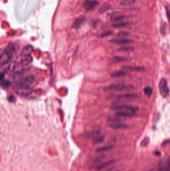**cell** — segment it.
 <instances>
[{"instance_id":"6da1fadb","label":"cell","mask_w":170,"mask_h":171,"mask_svg":"<svg viewBox=\"0 0 170 171\" xmlns=\"http://www.w3.org/2000/svg\"><path fill=\"white\" fill-rule=\"evenodd\" d=\"M133 86L124 83H114L110 84L106 88V90L112 91L123 92L130 90L133 88Z\"/></svg>"},{"instance_id":"7a4b0ae2","label":"cell","mask_w":170,"mask_h":171,"mask_svg":"<svg viewBox=\"0 0 170 171\" xmlns=\"http://www.w3.org/2000/svg\"><path fill=\"white\" fill-rule=\"evenodd\" d=\"M111 109L119 111L129 112L134 114H135V113L138 111V108L137 107L124 104H113L111 106Z\"/></svg>"},{"instance_id":"3957f363","label":"cell","mask_w":170,"mask_h":171,"mask_svg":"<svg viewBox=\"0 0 170 171\" xmlns=\"http://www.w3.org/2000/svg\"><path fill=\"white\" fill-rule=\"evenodd\" d=\"M159 89L161 96L163 98H166L168 96L170 90L166 79L163 78L160 80L159 84Z\"/></svg>"},{"instance_id":"277c9868","label":"cell","mask_w":170,"mask_h":171,"mask_svg":"<svg viewBox=\"0 0 170 171\" xmlns=\"http://www.w3.org/2000/svg\"><path fill=\"white\" fill-rule=\"evenodd\" d=\"M15 90L18 95L23 96H28L31 92V89L29 86L20 84H18L15 86Z\"/></svg>"},{"instance_id":"5b68a950","label":"cell","mask_w":170,"mask_h":171,"mask_svg":"<svg viewBox=\"0 0 170 171\" xmlns=\"http://www.w3.org/2000/svg\"><path fill=\"white\" fill-rule=\"evenodd\" d=\"M99 2L95 0H85L83 7L87 11H90L98 5Z\"/></svg>"},{"instance_id":"8992f818","label":"cell","mask_w":170,"mask_h":171,"mask_svg":"<svg viewBox=\"0 0 170 171\" xmlns=\"http://www.w3.org/2000/svg\"><path fill=\"white\" fill-rule=\"evenodd\" d=\"M32 61V58L31 55L22 57V59L19 64V65L23 67L26 68L28 66Z\"/></svg>"},{"instance_id":"52a82bcc","label":"cell","mask_w":170,"mask_h":171,"mask_svg":"<svg viewBox=\"0 0 170 171\" xmlns=\"http://www.w3.org/2000/svg\"><path fill=\"white\" fill-rule=\"evenodd\" d=\"M112 43L119 44V45H126L128 44L133 43V41L131 39H129L125 38H118L111 40Z\"/></svg>"},{"instance_id":"ba28073f","label":"cell","mask_w":170,"mask_h":171,"mask_svg":"<svg viewBox=\"0 0 170 171\" xmlns=\"http://www.w3.org/2000/svg\"><path fill=\"white\" fill-rule=\"evenodd\" d=\"M34 81H35V77L32 75H30L26 77L22 78L18 82V84L29 86L31 84H32Z\"/></svg>"},{"instance_id":"9c48e42d","label":"cell","mask_w":170,"mask_h":171,"mask_svg":"<svg viewBox=\"0 0 170 171\" xmlns=\"http://www.w3.org/2000/svg\"><path fill=\"white\" fill-rule=\"evenodd\" d=\"M125 18L124 15L121 13L116 12L113 13L110 16V20L113 22H119L121 21Z\"/></svg>"},{"instance_id":"30bf717a","label":"cell","mask_w":170,"mask_h":171,"mask_svg":"<svg viewBox=\"0 0 170 171\" xmlns=\"http://www.w3.org/2000/svg\"><path fill=\"white\" fill-rule=\"evenodd\" d=\"M138 95L135 94H120L116 96V99L119 100H124V99H133L138 97Z\"/></svg>"},{"instance_id":"8fae6325","label":"cell","mask_w":170,"mask_h":171,"mask_svg":"<svg viewBox=\"0 0 170 171\" xmlns=\"http://www.w3.org/2000/svg\"><path fill=\"white\" fill-rule=\"evenodd\" d=\"M85 21V18L83 16H80L79 18L76 19L73 23V27L75 29H77Z\"/></svg>"},{"instance_id":"7c38bea8","label":"cell","mask_w":170,"mask_h":171,"mask_svg":"<svg viewBox=\"0 0 170 171\" xmlns=\"http://www.w3.org/2000/svg\"><path fill=\"white\" fill-rule=\"evenodd\" d=\"M135 114L131 112H126V111H118L115 113V116L119 117L120 118H124V117H129L133 116Z\"/></svg>"},{"instance_id":"4fadbf2b","label":"cell","mask_w":170,"mask_h":171,"mask_svg":"<svg viewBox=\"0 0 170 171\" xmlns=\"http://www.w3.org/2000/svg\"><path fill=\"white\" fill-rule=\"evenodd\" d=\"M114 162V160H111L106 161V162H104L102 164H100L98 165L97 167H96V170H101L102 169H103L104 168H107V167H109L112 164H113Z\"/></svg>"},{"instance_id":"5bb4252c","label":"cell","mask_w":170,"mask_h":171,"mask_svg":"<svg viewBox=\"0 0 170 171\" xmlns=\"http://www.w3.org/2000/svg\"><path fill=\"white\" fill-rule=\"evenodd\" d=\"M122 69L124 70H128L131 71H136V72H141L145 70V69L140 67L136 66H124Z\"/></svg>"},{"instance_id":"9a60e30c","label":"cell","mask_w":170,"mask_h":171,"mask_svg":"<svg viewBox=\"0 0 170 171\" xmlns=\"http://www.w3.org/2000/svg\"><path fill=\"white\" fill-rule=\"evenodd\" d=\"M109 126L111 128L115 129H126L128 128L127 125L121 123L109 124Z\"/></svg>"},{"instance_id":"2e32d148","label":"cell","mask_w":170,"mask_h":171,"mask_svg":"<svg viewBox=\"0 0 170 171\" xmlns=\"http://www.w3.org/2000/svg\"><path fill=\"white\" fill-rule=\"evenodd\" d=\"M33 50H34L33 48L31 46H28L25 47L24 49L23 50L21 53L22 57L31 55V53L32 52Z\"/></svg>"},{"instance_id":"e0dca14e","label":"cell","mask_w":170,"mask_h":171,"mask_svg":"<svg viewBox=\"0 0 170 171\" xmlns=\"http://www.w3.org/2000/svg\"><path fill=\"white\" fill-rule=\"evenodd\" d=\"M114 147V146L113 145H107V146H104L102 147H99L96 149L95 151L97 153H102V152L109 151L110 150L112 149Z\"/></svg>"},{"instance_id":"ac0fdd59","label":"cell","mask_w":170,"mask_h":171,"mask_svg":"<svg viewBox=\"0 0 170 171\" xmlns=\"http://www.w3.org/2000/svg\"><path fill=\"white\" fill-rule=\"evenodd\" d=\"M127 73L124 71H116L112 74L111 77L112 78H119V77H122L127 75Z\"/></svg>"},{"instance_id":"d6986e66","label":"cell","mask_w":170,"mask_h":171,"mask_svg":"<svg viewBox=\"0 0 170 171\" xmlns=\"http://www.w3.org/2000/svg\"><path fill=\"white\" fill-rule=\"evenodd\" d=\"M136 0H123L121 2V5L124 6H131L135 4Z\"/></svg>"},{"instance_id":"ffe728a7","label":"cell","mask_w":170,"mask_h":171,"mask_svg":"<svg viewBox=\"0 0 170 171\" xmlns=\"http://www.w3.org/2000/svg\"><path fill=\"white\" fill-rule=\"evenodd\" d=\"M129 23L128 22H121L119 23H116L113 25V27L115 28H122L126 27L129 25Z\"/></svg>"},{"instance_id":"44dd1931","label":"cell","mask_w":170,"mask_h":171,"mask_svg":"<svg viewBox=\"0 0 170 171\" xmlns=\"http://www.w3.org/2000/svg\"><path fill=\"white\" fill-rule=\"evenodd\" d=\"M111 8V6L108 4H105L102 6L101 7V8L99 9V12L104 13L105 11L109 10Z\"/></svg>"},{"instance_id":"7402d4cb","label":"cell","mask_w":170,"mask_h":171,"mask_svg":"<svg viewBox=\"0 0 170 171\" xmlns=\"http://www.w3.org/2000/svg\"><path fill=\"white\" fill-rule=\"evenodd\" d=\"M144 93L148 97H150L153 93L152 88L150 87H146L144 89Z\"/></svg>"},{"instance_id":"603a6c76","label":"cell","mask_w":170,"mask_h":171,"mask_svg":"<svg viewBox=\"0 0 170 171\" xmlns=\"http://www.w3.org/2000/svg\"><path fill=\"white\" fill-rule=\"evenodd\" d=\"M149 142H150V139L148 137H145L141 141L140 146L142 147H146L149 145Z\"/></svg>"},{"instance_id":"cb8c5ba5","label":"cell","mask_w":170,"mask_h":171,"mask_svg":"<svg viewBox=\"0 0 170 171\" xmlns=\"http://www.w3.org/2000/svg\"><path fill=\"white\" fill-rule=\"evenodd\" d=\"M1 85L4 88L6 89L11 86V83L9 81L4 80L3 81H1Z\"/></svg>"},{"instance_id":"d4e9b609","label":"cell","mask_w":170,"mask_h":171,"mask_svg":"<svg viewBox=\"0 0 170 171\" xmlns=\"http://www.w3.org/2000/svg\"><path fill=\"white\" fill-rule=\"evenodd\" d=\"M126 60V58L125 57H119V56H116L114 57L113 58V61L115 63H118V62H121L122 61H124Z\"/></svg>"},{"instance_id":"484cf974","label":"cell","mask_w":170,"mask_h":171,"mask_svg":"<svg viewBox=\"0 0 170 171\" xmlns=\"http://www.w3.org/2000/svg\"><path fill=\"white\" fill-rule=\"evenodd\" d=\"M119 50L120 51H133L134 50V48L133 47H121L119 49Z\"/></svg>"},{"instance_id":"4316f807","label":"cell","mask_w":170,"mask_h":171,"mask_svg":"<svg viewBox=\"0 0 170 171\" xmlns=\"http://www.w3.org/2000/svg\"><path fill=\"white\" fill-rule=\"evenodd\" d=\"M166 14H167V17L169 20V21L170 22V6L166 7Z\"/></svg>"},{"instance_id":"83f0119b","label":"cell","mask_w":170,"mask_h":171,"mask_svg":"<svg viewBox=\"0 0 170 171\" xmlns=\"http://www.w3.org/2000/svg\"><path fill=\"white\" fill-rule=\"evenodd\" d=\"M128 35H129V33H128L125 32H120L119 33H118L117 36L119 38H124V37L127 36Z\"/></svg>"},{"instance_id":"f1b7e54d","label":"cell","mask_w":170,"mask_h":171,"mask_svg":"<svg viewBox=\"0 0 170 171\" xmlns=\"http://www.w3.org/2000/svg\"><path fill=\"white\" fill-rule=\"evenodd\" d=\"M167 31V26L166 25L164 24L161 27V33L163 34H165Z\"/></svg>"},{"instance_id":"f546056e","label":"cell","mask_w":170,"mask_h":171,"mask_svg":"<svg viewBox=\"0 0 170 171\" xmlns=\"http://www.w3.org/2000/svg\"><path fill=\"white\" fill-rule=\"evenodd\" d=\"M170 143V140H166L164 141V142L162 143V146H166L167 145L169 144Z\"/></svg>"},{"instance_id":"4dcf8cb0","label":"cell","mask_w":170,"mask_h":171,"mask_svg":"<svg viewBox=\"0 0 170 171\" xmlns=\"http://www.w3.org/2000/svg\"><path fill=\"white\" fill-rule=\"evenodd\" d=\"M165 171H170V162L165 167Z\"/></svg>"},{"instance_id":"1f68e13d","label":"cell","mask_w":170,"mask_h":171,"mask_svg":"<svg viewBox=\"0 0 170 171\" xmlns=\"http://www.w3.org/2000/svg\"><path fill=\"white\" fill-rule=\"evenodd\" d=\"M8 99H9V101L10 102H14L15 101V97H14L13 96H11V97H8Z\"/></svg>"},{"instance_id":"d6a6232c","label":"cell","mask_w":170,"mask_h":171,"mask_svg":"<svg viewBox=\"0 0 170 171\" xmlns=\"http://www.w3.org/2000/svg\"><path fill=\"white\" fill-rule=\"evenodd\" d=\"M112 33H110V32H107V33H104V34H103L102 35H101V37H105V36H109L110 35H111Z\"/></svg>"},{"instance_id":"836d02e7","label":"cell","mask_w":170,"mask_h":171,"mask_svg":"<svg viewBox=\"0 0 170 171\" xmlns=\"http://www.w3.org/2000/svg\"><path fill=\"white\" fill-rule=\"evenodd\" d=\"M115 168V167H110L109 168H108V169H107L105 171H112Z\"/></svg>"},{"instance_id":"e575fe53","label":"cell","mask_w":170,"mask_h":171,"mask_svg":"<svg viewBox=\"0 0 170 171\" xmlns=\"http://www.w3.org/2000/svg\"><path fill=\"white\" fill-rule=\"evenodd\" d=\"M154 154L156 155V156H160L161 155V153L159 152V151H155L154 152Z\"/></svg>"},{"instance_id":"d590c367","label":"cell","mask_w":170,"mask_h":171,"mask_svg":"<svg viewBox=\"0 0 170 171\" xmlns=\"http://www.w3.org/2000/svg\"><path fill=\"white\" fill-rule=\"evenodd\" d=\"M158 171H165V167H161Z\"/></svg>"},{"instance_id":"8d00e7d4","label":"cell","mask_w":170,"mask_h":171,"mask_svg":"<svg viewBox=\"0 0 170 171\" xmlns=\"http://www.w3.org/2000/svg\"><path fill=\"white\" fill-rule=\"evenodd\" d=\"M153 171V170H150V171Z\"/></svg>"},{"instance_id":"74e56055","label":"cell","mask_w":170,"mask_h":171,"mask_svg":"<svg viewBox=\"0 0 170 171\" xmlns=\"http://www.w3.org/2000/svg\"></svg>"}]
</instances>
